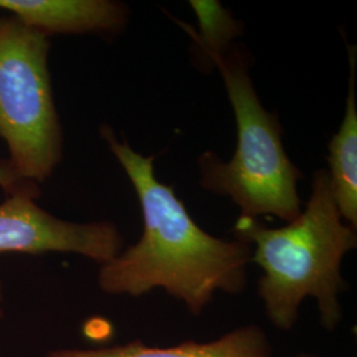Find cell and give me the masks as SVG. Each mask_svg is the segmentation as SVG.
<instances>
[{
	"mask_svg": "<svg viewBox=\"0 0 357 357\" xmlns=\"http://www.w3.org/2000/svg\"><path fill=\"white\" fill-rule=\"evenodd\" d=\"M0 10L45 35H119L128 26V6L113 0H0Z\"/></svg>",
	"mask_w": 357,
	"mask_h": 357,
	"instance_id": "cell-6",
	"label": "cell"
},
{
	"mask_svg": "<svg viewBox=\"0 0 357 357\" xmlns=\"http://www.w3.org/2000/svg\"><path fill=\"white\" fill-rule=\"evenodd\" d=\"M190 6L197 17L199 29L195 31L181 22L178 24L191 36L193 64L208 73L216 68L217 59L236 44L245 26L217 0H190Z\"/></svg>",
	"mask_w": 357,
	"mask_h": 357,
	"instance_id": "cell-9",
	"label": "cell"
},
{
	"mask_svg": "<svg viewBox=\"0 0 357 357\" xmlns=\"http://www.w3.org/2000/svg\"><path fill=\"white\" fill-rule=\"evenodd\" d=\"M268 333L257 324H243L212 342H184L171 347H153L142 340L106 348H63L40 357H271Z\"/></svg>",
	"mask_w": 357,
	"mask_h": 357,
	"instance_id": "cell-7",
	"label": "cell"
},
{
	"mask_svg": "<svg viewBox=\"0 0 357 357\" xmlns=\"http://www.w3.org/2000/svg\"><path fill=\"white\" fill-rule=\"evenodd\" d=\"M356 47L348 45L349 81L345 112L339 130L328 143V175L339 213L357 229Z\"/></svg>",
	"mask_w": 357,
	"mask_h": 357,
	"instance_id": "cell-8",
	"label": "cell"
},
{
	"mask_svg": "<svg viewBox=\"0 0 357 357\" xmlns=\"http://www.w3.org/2000/svg\"><path fill=\"white\" fill-rule=\"evenodd\" d=\"M101 135L137 192L143 216L139 241L101 265V291L139 298L163 289L195 317L204 312L218 291L243 293L252 246L206 233L174 187L156 178L155 155L137 153L107 125Z\"/></svg>",
	"mask_w": 357,
	"mask_h": 357,
	"instance_id": "cell-1",
	"label": "cell"
},
{
	"mask_svg": "<svg viewBox=\"0 0 357 357\" xmlns=\"http://www.w3.org/2000/svg\"><path fill=\"white\" fill-rule=\"evenodd\" d=\"M233 233L252 246L250 262L264 271L258 295L275 328L293 330L308 296L317 301L321 327L328 332L339 327L340 295L348 287L342 265L356 249L357 234L339 213L326 168L314 174L310 200L287 225L268 228L258 218L240 217Z\"/></svg>",
	"mask_w": 357,
	"mask_h": 357,
	"instance_id": "cell-2",
	"label": "cell"
},
{
	"mask_svg": "<svg viewBox=\"0 0 357 357\" xmlns=\"http://www.w3.org/2000/svg\"><path fill=\"white\" fill-rule=\"evenodd\" d=\"M290 357H319L317 356V355H314V354H306V352H301V354H296V355H293V356Z\"/></svg>",
	"mask_w": 357,
	"mask_h": 357,
	"instance_id": "cell-11",
	"label": "cell"
},
{
	"mask_svg": "<svg viewBox=\"0 0 357 357\" xmlns=\"http://www.w3.org/2000/svg\"><path fill=\"white\" fill-rule=\"evenodd\" d=\"M4 291H3V283L0 280V321L4 318Z\"/></svg>",
	"mask_w": 357,
	"mask_h": 357,
	"instance_id": "cell-10",
	"label": "cell"
},
{
	"mask_svg": "<svg viewBox=\"0 0 357 357\" xmlns=\"http://www.w3.org/2000/svg\"><path fill=\"white\" fill-rule=\"evenodd\" d=\"M50 38L0 15V138L8 158L0 162L6 195L28 191L51 178L63 158V130L48 69Z\"/></svg>",
	"mask_w": 357,
	"mask_h": 357,
	"instance_id": "cell-4",
	"label": "cell"
},
{
	"mask_svg": "<svg viewBox=\"0 0 357 357\" xmlns=\"http://www.w3.org/2000/svg\"><path fill=\"white\" fill-rule=\"evenodd\" d=\"M36 197L15 191L0 204V255L73 253L105 265L123 250V234L113 222L65 221L40 208Z\"/></svg>",
	"mask_w": 357,
	"mask_h": 357,
	"instance_id": "cell-5",
	"label": "cell"
},
{
	"mask_svg": "<svg viewBox=\"0 0 357 357\" xmlns=\"http://www.w3.org/2000/svg\"><path fill=\"white\" fill-rule=\"evenodd\" d=\"M252 65V53L240 43L217 59L236 119L237 146L228 162L212 151L199 156L200 185L229 197L240 217L274 216L290 222L303 209L298 181L305 176L284 150L278 115L268 112L257 94Z\"/></svg>",
	"mask_w": 357,
	"mask_h": 357,
	"instance_id": "cell-3",
	"label": "cell"
},
{
	"mask_svg": "<svg viewBox=\"0 0 357 357\" xmlns=\"http://www.w3.org/2000/svg\"><path fill=\"white\" fill-rule=\"evenodd\" d=\"M0 183H1V180H0Z\"/></svg>",
	"mask_w": 357,
	"mask_h": 357,
	"instance_id": "cell-12",
	"label": "cell"
}]
</instances>
